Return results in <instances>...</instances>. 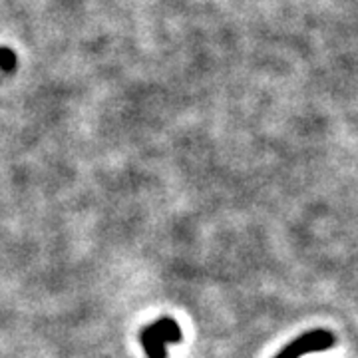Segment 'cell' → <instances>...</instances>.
<instances>
[{"label": "cell", "mask_w": 358, "mask_h": 358, "mask_svg": "<svg viewBox=\"0 0 358 358\" xmlns=\"http://www.w3.org/2000/svg\"><path fill=\"white\" fill-rule=\"evenodd\" d=\"M334 343H336V336L329 329H315L294 338L293 343L285 346L275 358H303L305 355H317V352H324L333 348Z\"/></svg>", "instance_id": "1"}]
</instances>
